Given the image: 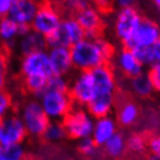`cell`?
<instances>
[{"mask_svg":"<svg viewBox=\"0 0 160 160\" xmlns=\"http://www.w3.org/2000/svg\"><path fill=\"white\" fill-rule=\"evenodd\" d=\"M73 68L79 72H89L107 65L115 55L114 47L104 37H85L70 48Z\"/></svg>","mask_w":160,"mask_h":160,"instance_id":"1","label":"cell"},{"mask_svg":"<svg viewBox=\"0 0 160 160\" xmlns=\"http://www.w3.org/2000/svg\"><path fill=\"white\" fill-rule=\"evenodd\" d=\"M37 100L49 121L62 122L73 109V101L68 92L45 89Z\"/></svg>","mask_w":160,"mask_h":160,"instance_id":"2","label":"cell"},{"mask_svg":"<svg viewBox=\"0 0 160 160\" xmlns=\"http://www.w3.org/2000/svg\"><path fill=\"white\" fill-rule=\"evenodd\" d=\"M18 115L23 123L27 135L30 137H42L50 122L41 107L40 101L36 99L24 101L21 104Z\"/></svg>","mask_w":160,"mask_h":160,"instance_id":"3","label":"cell"},{"mask_svg":"<svg viewBox=\"0 0 160 160\" xmlns=\"http://www.w3.org/2000/svg\"><path fill=\"white\" fill-rule=\"evenodd\" d=\"M62 122L68 137L76 140H81L92 136L95 120L91 116L87 109L76 107L68 112Z\"/></svg>","mask_w":160,"mask_h":160,"instance_id":"4","label":"cell"},{"mask_svg":"<svg viewBox=\"0 0 160 160\" xmlns=\"http://www.w3.org/2000/svg\"><path fill=\"white\" fill-rule=\"evenodd\" d=\"M63 18L56 6L51 4H40L36 15L34 16L30 28L35 32L40 34L45 40L55 35L60 24Z\"/></svg>","mask_w":160,"mask_h":160,"instance_id":"5","label":"cell"},{"mask_svg":"<svg viewBox=\"0 0 160 160\" xmlns=\"http://www.w3.org/2000/svg\"><path fill=\"white\" fill-rule=\"evenodd\" d=\"M19 71L22 79L36 77V78H43L49 80L53 76V71L49 59L48 50L37 51L27 56H22L19 65Z\"/></svg>","mask_w":160,"mask_h":160,"instance_id":"6","label":"cell"},{"mask_svg":"<svg viewBox=\"0 0 160 160\" xmlns=\"http://www.w3.org/2000/svg\"><path fill=\"white\" fill-rule=\"evenodd\" d=\"M86 37V34L74 19V16H68L63 19L58 32L47 40V45L49 48L55 47H65L71 48L74 44L79 43Z\"/></svg>","mask_w":160,"mask_h":160,"instance_id":"7","label":"cell"},{"mask_svg":"<svg viewBox=\"0 0 160 160\" xmlns=\"http://www.w3.org/2000/svg\"><path fill=\"white\" fill-rule=\"evenodd\" d=\"M142 21L143 16L140 15V13L135 6L120 8L114 22V32L116 37L124 45H127L132 38L133 34L136 32Z\"/></svg>","mask_w":160,"mask_h":160,"instance_id":"8","label":"cell"},{"mask_svg":"<svg viewBox=\"0 0 160 160\" xmlns=\"http://www.w3.org/2000/svg\"><path fill=\"white\" fill-rule=\"evenodd\" d=\"M68 94L78 107H86L95 96V86L91 72H78L70 80Z\"/></svg>","mask_w":160,"mask_h":160,"instance_id":"9","label":"cell"},{"mask_svg":"<svg viewBox=\"0 0 160 160\" xmlns=\"http://www.w3.org/2000/svg\"><path fill=\"white\" fill-rule=\"evenodd\" d=\"M27 136L26 128L18 114L11 112L0 121V146L20 145Z\"/></svg>","mask_w":160,"mask_h":160,"instance_id":"10","label":"cell"},{"mask_svg":"<svg viewBox=\"0 0 160 160\" xmlns=\"http://www.w3.org/2000/svg\"><path fill=\"white\" fill-rule=\"evenodd\" d=\"M160 40V27L158 22L150 19H143L125 48L132 51L138 49L151 48L153 44Z\"/></svg>","mask_w":160,"mask_h":160,"instance_id":"11","label":"cell"},{"mask_svg":"<svg viewBox=\"0 0 160 160\" xmlns=\"http://www.w3.org/2000/svg\"><path fill=\"white\" fill-rule=\"evenodd\" d=\"M74 19L86 34V37H98L103 27V21L100 11L95 6L88 4L74 13Z\"/></svg>","mask_w":160,"mask_h":160,"instance_id":"12","label":"cell"},{"mask_svg":"<svg viewBox=\"0 0 160 160\" xmlns=\"http://www.w3.org/2000/svg\"><path fill=\"white\" fill-rule=\"evenodd\" d=\"M89 72L95 86V95H116L117 80L110 65H102Z\"/></svg>","mask_w":160,"mask_h":160,"instance_id":"13","label":"cell"},{"mask_svg":"<svg viewBox=\"0 0 160 160\" xmlns=\"http://www.w3.org/2000/svg\"><path fill=\"white\" fill-rule=\"evenodd\" d=\"M112 59H114L115 68L128 79H131L144 72L143 64L138 60L133 51L128 48L121 49L120 51L114 55Z\"/></svg>","mask_w":160,"mask_h":160,"instance_id":"14","label":"cell"},{"mask_svg":"<svg viewBox=\"0 0 160 160\" xmlns=\"http://www.w3.org/2000/svg\"><path fill=\"white\" fill-rule=\"evenodd\" d=\"M38 7L40 4L34 0H13L7 18L20 27L30 28V24L34 20V16L36 15Z\"/></svg>","mask_w":160,"mask_h":160,"instance_id":"15","label":"cell"},{"mask_svg":"<svg viewBox=\"0 0 160 160\" xmlns=\"http://www.w3.org/2000/svg\"><path fill=\"white\" fill-rule=\"evenodd\" d=\"M117 132H118V124L116 120L110 115V116L96 118L91 138L99 148H102Z\"/></svg>","mask_w":160,"mask_h":160,"instance_id":"16","label":"cell"},{"mask_svg":"<svg viewBox=\"0 0 160 160\" xmlns=\"http://www.w3.org/2000/svg\"><path fill=\"white\" fill-rule=\"evenodd\" d=\"M48 55L50 63H51L53 74L65 77L66 74L71 72V70L73 68V65L70 49L65 48V47L49 48Z\"/></svg>","mask_w":160,"mask_h":160,"instance_id":"17","label":"cell"},{"mask_svg":"<svg viewBox=\"0 0 160 160\" xmlns=\"http://www.w3.org/2000/svg\"><path fill=\"white\" fill-rule=\"evenodd\" d=\"M16 49L22 56H27L37 51H43L47 49V40L40 34L32 30V28L22 34L16 41Z\"/></svg>","mask_w":160,"mask_h":160,"instance_id":"18","label":"cell"},{"mask_svg":"<svg viewBox=\"0 0 160 160\" xmlns=\"http://www.w3.org/2000/svg\"><path fill=\"white\" fill-rule=\"evenodd\" d=\"M116 106V95H95L86 106L91 116L96 120L101 117L110 116Z\"/></svg>","mask_w":160,"mask_h":160,"instance_id":"19","label":"cell"},{"mask_svg":"<svg viewBox=\"0 0 160 160\" xmlns=\"http://www.w3.org/2000/svg\"><path fill=\"white\" fill-rule=\"evenodd\" d=\"M140 117V109L138 104L133 101L125 100L117 104L116 120L117 124L121 127H132L137 123Z\"/></svg>","mask_w":160,"mask_h":160,"instance_id":"20","label":"cell"},{"mask_svg":"<svg viewBox=\"0 0 160 160\" xmlns=\"http://www.w3.org/2000/svg\"><path fill=\"white\" fill-rule=\"evenodd\" d=\"M29 29L18 26L9 18L0 19V41L6 45L15 44L19 37Z\"/></svg>","mask_w":160,"mask_h":160,"instance_id":"21","label":"cell"},{"mask_svg":"<svg viewBox=\"0 0 160 160\" xmlns=\"http://www.w3.org/2000/svg\"><path fill=\"white\" fill-rule=\"evenodd\" d=\"M129 89L132 92V94L140 99L150 98L154 93L152 81L148 72H143L129 79Z\"/></svg>","mask_w":160,"mask_h":160,"instance_id":"22","label":"cell"},{"mask_svg":"<svg viewBox=\"0 0 160 160\" xmlns=\"http://www.w3.org/2000/svg\"><path fill=\"white\" fill-rule=\"evenodd\" d=\"M102 148H103V153L108 158L120 159L127 152V138L123 133L117 132Z\"/></svg>","mask_w":160,"mask_h":160,"instance_id":"23","label":"cell"},{"mask_svg":"<svg viewBox=\"0 0 160 160\" xmlns=\"http://www.w3.org/2000/svg\"><path fill=\"white\" fill-rule=\"evenodd\" d=\"M66 137L68 135H66L65 128L63 125V122H58V121H50L45 131L42 135V138L50 144L62 143Z\"/></svg>","mask_w":160,"mask_h":160,"instance_id":"24","label":"cell"},{"mask_svg":"<svg viewBox=\"0 0 160 160\" xmlns=\"http://www.w3.org/2000/svg\"><path fill=\"white\" fill-rule=\"evenodd\" d=\"M23 87L28 93H30L34 96H38L47 89L48 87V79L43 78H36V77H30V78H23Z\"/></svg>","mask_w":160,"mask_h":160,"instance_id":"25","label":"cell"},{"mask_svg":"<svg viewBox=\"0 0 160 160\" xmlns=\"http://www.w3.org/2000/svg\"><path fill=\"white\" fill-rule=\"evenodd\" d=\"M148 138L139 132L131 133L127 138V151L133 153V154H142L146 150Z\"/></svg>","mask_w":160,"mask_h":160,"instance_id":"26","label":"cell"},{"mask_svg":"<svg viewBox=\"0 0 160 160\" xmlns=\"http://www.w3.org/2000/svg\"><path fill=\"white\" fill-rule=\"evenodd\" d=\"M27 152L22 144L0 148V160H26Z\"/></svg>","mask_w":160,"mask_h":160,"instance_id":"27","label":"cell"},{"mask_svg":"<svg viewBox=\"0 0 160 160\" xmlns=\"http://www.w3.org/2000/svg\"><path fill=\"white\" fill-rule=\"evenodd\" d=\"M78 151L86 158H95L99 153V146L89 137V138L78 140Z\"/></svg>","mask_w":160,"mask_h":160,"instance_id":"28","label":"cell"},{"mask_svg":"<svg viewBox=\"0 0 160 160\" xmlns=\"http://www.w3.org/2000/svg\"><path fill=\"white\" fill-rule=\"evenodd\" d=\"M68 85H70V80L66 79L65 77L53 74L49 79L47 89L59 91V92H68Z\"/></svg>","mask_w":160,"mask_h":160,"instance_id":"29","label":"cell"},{"mask_svg":"<svg viewBox=\"0 0 160 160\" xmlns=\"http://www.w3.org/2000/svg\"><path fill=\"white\" fill-rule=\"evenodd\" d=\"M13 99L6 91H0V121L12 112Z\"/></svg>","mask_w":160,"mask_h":160,"instance_id":"30","label":"cell"},{"mask_svg":"<svg viewBox=\"0 0 160 160\" xmlns=\"http://www.w3.org/2000/svg\"><path fill=\"white\" fill-rule=\"evenodd\" d=\"M7 59L2 52H0V91H5L6 84H7Z\"/></svg>","mask_w":160,"mask_h":160,"instance_id":"31","label":"cell"},{"mask_svg":"<svg viewBox=\"0 0 160 160\" xmlns=\"http://www.w3.org/2000/svg\"><path fill=\"white\" fill-rule=\"evenodd\" d=\"M146 150H148L150 154L160 156V133H153L150 137H148Z\"/></svg>","mask_w":160,"mask_h":160,"instance_id":"32","label":"cell"},{"mask_svg":"<svg viewBox=\"0 0 160 160\" xmlns=\"http://www.w3.org/2000/svg\"><path fill=\"white\" fill-rule=\"evenodd\" d=\"M148 73V76H150L151 81H152L154 92L160 93V65H153V66H151L150 71Z\"/></svg>","mask_w":160,"mask_h":160,"instance_id":"33","label":"cell"},{"mask_svg":"<svg viewBox=\"0 0 160 160\" xmlns=\"http://www.w3.org/2000/svg\"><path fill=\"white\" fill-rule=\"evenodd\" d=\"M13 0H0V19L7 18L12 7Z\"/></svg>","mask_w":160,"mask_h":160,"instance_id":"34","label":"cell"},{"mask_svg":"<svg viewBox=\"0 0 160 160\" xmlns=\"http://www.w3.org/2000/svg\"><path fill=\"white\" fill-rule=\"evenodd\" d=\"M151 51H152L153 64L160 65V40L151 47Z\"/></svg>","mask_w":160,"mask_h":160,"instance_id":"35","label":"cell"},{"mask_svg":"<svg viewBox=\"0 0 160 160\" xmlns=\"http://www.w3.org/2000/svg\"><path fill=\"white\" fill-rule=\"evenodd\" d=\"M117 5L120 6V8H125V7H132L135 2L133 1H129V0H120L117 1Z\"/></svg>","mask_w":160,"mask_h":160,"instance_id":"36","label":"cell"},{"mask_svg":"<svg viewBox=\"0 0 160 160\" xmlns=\"http://www.w3.org/2000/svg\"><path fill=\"white\" fill-rule=\"evenodd\" d=\"M146 160H160L159 154H148Z\"/></svg>","mask_w":160,"mask_h":160,"instance_id":"37","label":"cell"},{"mask_svg":"<svg viewBox=\"0 0 160 160\" xmlns=\"http://www.w3.org/2000/svg\"><path fill=\"white\" fill-rule=\"evenodd\" d=\"M158 24H159V27H160V21H159V22H158Z\"/></svg>","mask_w":160,"mask_h":160,"instance_id":"38","label":"cell"},{"mask_svg":"<svg viewBox=\"0 0 160 160\" xmlns=\"http://www.w3.org/2000/svg\"><path fill=\"white\" fill-rule=\"evenodd\" d=\"M32 160H40V159H32Z\"/></svg>","mask_w":160,"mask_h":160,"instance_id":"39","label":"cell"},{"mask_svg":"<svg viewBox=\"0 0 160 160\" xmlns=\"http://www.w3.org/2000/svg\"><path fill=\"white\" fill-rule=\"evenodd\" d=\"M0 148H1V146H0Z\"/></svg>","mask_w":160,"mask_h":160,"instance_id":"40","label":"cell"}]
</instances>
